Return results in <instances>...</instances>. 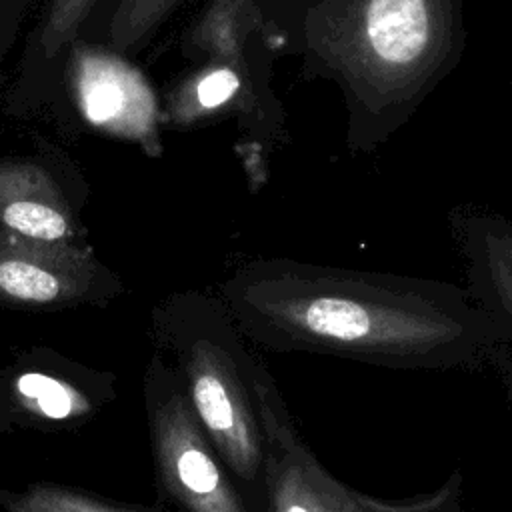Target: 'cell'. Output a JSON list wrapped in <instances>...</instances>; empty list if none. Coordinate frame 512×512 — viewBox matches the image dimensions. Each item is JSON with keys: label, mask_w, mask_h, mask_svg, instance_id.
I'll return each instance as SVG.
<instances>
[{"label": "cell", "mask_w": 512, "mask_h": 512, "mask_svg": "<svg viewBox=\"0 0 512 512\" xmlns=\"http://www.w3.org/2000/svg\"><path fill=\"white\" fill-rule=\"evenodd\" d=\"M238 330L272 352L392 370H498L510 330L454 282L294 258H254L222 286Z\"/></svg>", "instance_id": "1"}, {"label": "cell", "mask_w": 512, "mask_h": 512, "mask_svg": "<svg viewBox=\"0 0 512 512\" xmlns=\"http://www.w3.org/2000/svg\"><path fill=\"white\" fill-rule=\"evenodd\" d=\"M266 20L274 56L338 88L350 154L394 138L466 48L462 0H272Z\"/></svg>", "instance_id": "2"}, {"label": "cell", "mask_w": 512, "mask_h": 512, "mask_svg": "<svg viewBox=\"0 0 512 512\" xmlns=\"http://www.w3.org/2000/svg\"><path fill=\"white\" fill-rule=\"evenodd\" d=\"M188 344L190 398L250 512L264 510V428L254 388L252 354L224 302L194 306Z\"/></svg>", "instance_id": "3"}, {"label": "cell", "mask_w": 512, "mask_h": 512, "mask_svg": "<svg viewBox=\"0 0 512 512\" xmlns=\"http://www.w3.org/2000/svg\"><path fill=\"white\" fill-rule=\"evenodd\" d=\"M272 0H208L184 36V52L198 62L230 66L248 96V116L238 144L254 180H264L270 156L286 136L282 102L272 90L274 54L268 44V6Z\"/></svg>", "instance_id": "4"}, {"label": "cell", "mask_w": 512, "mask_h": 512, "mask_svg": "<svg viewBox=\"0 0 512 512\" xmlns=\"http://www.w3.org/2000/svg\"><path fill=\"white\" fill-rule=\"evenodd\" d=\"M254 388L266 452L262 512H404V500L352 490L324 468L302 440L262 358L254 368Z\"/></svg>", "instance_id": "5"}, {"label": "cell", "mask_w": 512, "mask_h": 512, "mask_svg": "<svg viewBox=\"0 0 512 512\" xmlns=\"http://www.w3.org/2000/svg\"><path fill=\"white\" fill-rule=\"evenodd\" d=\"M70 80L80 112L90 124L140 144L152 156L160 154V110L142 72L112 50L76 44Z\"/></svg>", "instance_id": "6"}, {"label": "cell", "mask_w": 512, "mask_h": 512, "mask_svg": "<svg viewBox=\"0 0 512 512\" xmlns=\"http://www.w3.org/2000/svg\"><path fill=\"white\" fill-rule=\"evenodd\" d=\"M448 224L462 258L466 290L512 334V218L460 204Z\"/></svg>", "instance_id": "7"}, {"label": "cell", "mask_w": 512, "mask_h": 512, "mask_svg": "<svg viewBox=\"0 0 512 512\" xmlns=\"http://www.w3.org/2000/svg\"><path fill=\"white\" fill-rule=\"evenodd\" d=\"M92 252L62 240H38L0 228V296L50 304L90 278Z\"/></svg>", "instance_id": "8"}, {"label": "cell", "mask_w": 512, "mask_h": 512, "mask_svg": "<svg viewBox=\"0 0 512 512\" xmlns=\"http://www.w3.org/2000/svg\"><path fill=\"white\" fill-rule=\"evenodd\" d=\"M0 228L38 240L72 242L74 220L52 176L30 162H0Z\"/></svg>", "instance_id": "9"}, {"label": "cell", "mask_w": 512, "mask_h": 512, "mask_svg": "<svg viewBox=\"0 0 512 512\" xmlns=\"http://www.w3.org/2000/svg\"><path fill=\"white\" fill-rule=\"evenodd\" d=\"M186 0H118L108 22L110 50L124 56L138 50Z\"/></svg>", "instance_id": "10"}, {"label": "cell", "mask_w": 512, "mask_h": 512, "mask_svg": "<svg viewBox=\"0 0 512 512\" xmlns=\"http://www.w3.org/2000/svg\"><path fill=\"white\" fill-rule=\"evenodd\" d=\"M96 0H52L42 22L40 42L46 56H56L76 38Z\"/></svg>", "instance_id": "11"}, {"label": "cell", "mask_w": 512, "mask_h": 512, "mask_svg": "<svg viewBox=\"0 0 512 512\" xmlns=\"http://www.w3.org/2000/svg\"><path fill=\"white\" fill-rule=\"evenodd\" d=\"M18 390L24 396L36 398L40 410L50 418H64L70 414L72 400L62 384L42 374H24L18 378Z\"/></svg>", "instance_id": "12"}, {"label": "cell", "mask_w": 512, "mask_h": 512, "mask_svg": "<svg viewBox=\"0 0 512 512\" xmlns=\"http://www.w3.org/2000/svg\"><path fill=\"white\" fill-rule=\"evenodd\" d=\"M460 488V474L452 472L440 488L404 498V512H466L460 500Z\"/></svg>", "instance_id": "13"}]
</instances>
